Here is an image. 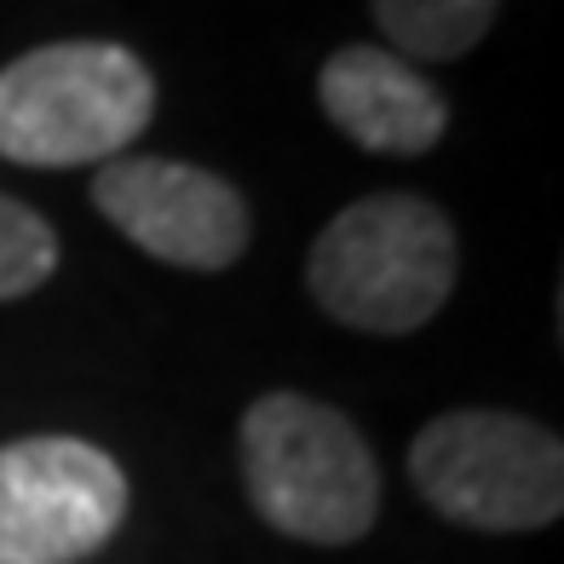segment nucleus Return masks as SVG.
I'll list each match as a JSON object with an SVG mask.
<instances>
[{"mask_svg": "<svg viewBox=\"0 0 564 564\" xmlns=\"http://www.w3.org/2000/svg\"><path fill=\"white\" fill-rule=\"evenodd\" d=\"M460 276L455 225L421 191L357 196L317 230L305 253V294L357 335H415L449 305Z\"/></svg>", "mask_w": 564, "mask_h": 564, "instance_id": "obj_1", "label": "nucleus"}, {"mask_svg": "<svg viewBox=\"0 0 564 564\" xmlns=\"http://www.w3.org/2000/svg\"><path fill=\"white\" fill-rule=\"evenodd\" d=\"M156 121V75L121 41H46L0 64V162L105 167Z\"/></svg>", "mask_w": 564, "mask_h": 564, "instance_id": "obj_2", "label": "nucleus"}, {"mask_svg": "<svg viewBox=\"0 0 564 564\" xmlns=\"http://www.w3.org/2000/svg\"><path fill=\"white\" fill-rule=\"evenodd\" d=\"M242 484L248 507L312 547H351L380 519V467L369 438L335 403L305 392H265L242 409Z\"/></svg>", "mask_w": 564, "mask_h": 564, "instance_id": "obj_3", "label": "nucleus"}, {"mask_svg": "<svg viewBox=\"0 0 564 564\" xmlns=\"http://www.w3.org/2000/svg\"><path fill=\"white\" fill-rule=\"evenodd\" d=\"M409 478L449 524L524 535L564 512V444L512 409H449L409 444Z\"/></svg>", "mask_w": 564, "mask_h": 564, "instance_id": "obj_4", "label": "nucleus"}, {"mask_svg": "<svg viewBox=\"0 0 564 564\" xmlns=\"http://www.w3.org/2000/svg\"><path fill=\"white\" fill-rule=\"evenodd\" d=\"M127 473L75 432L0 444V564H82L127 524Z\"/></svg>", "mask_w": 564, "mask_h": 564, "instance_id": "obj_5", "label": "nucleus"}, {"mask_svg": "<svg viewBox=\"0 0 564 564\" xmlns=\"http://www.w3.org/2000/svg\"><path fill=\"white\" fill-rule=\"evenodd\" d=\"M93 208L173 271H230L253 242L248 196L178 156H116L93 173Z\"/></svg>", "mask_w": 564, "mask_h": 564, "instance_id": "obj_6", "label": "nucleus"}, {"mask_svg": "<svg viewBox=\"0 0 564 564\" xmlns=\"http://www.w3.org/2000/svg\"><path fill=\"white\" fill-rule=\"evenodd\" d=\"M317 105L335 121V133H346L369 156L415 162L449 133V98L438 93V82L369 41H351L323 58Z\"/></svg>", "mask_w": 564, "mask_h": 564, "instance_id": "obj_7", "label": "nucleus"}, {"mask_svg": "<svg viewBox=\"0 0 564 564\" xmlns=\"http://www.w3.org/2000/svg\"><path fill=\"white\" fill-rule=\"evenodd\" d=\"M507 0H369L387 53L409 64H455L496 30Z\"/></svg>", "mask_w": 564, "mask_h": 564, "instance_id": "obj_8", "label": "nucleus"}, {"mask_svg": "<svg viewBox=\"0 0 564 564\" xmlns=\"http://www.w3.org/2000/svg\"><path fill=\"white\" fill-rule=\"evenodd\" d=\"M58 260H64V248H58L53 219L35 214L30 202H18L12 191H0V305L46 289Z\"/></svg>", "mask_w": 564, "mask_h": 564, "instance_id": "obj_9", "label": "nucleus"}]
</instances>
